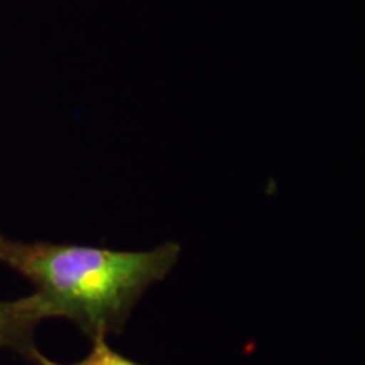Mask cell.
<instances>
[{
  "label": "cell",
  "instance_id": "7a4b0ae2",
  "mask_svg": "<svg viewBox=\"0 0 365 365\" xmlns=\"http://www.w3.org/2000/svg\"><path fill=\"white\" fill-rule=\"evenodd\" d=\"M48 318L44 304L34 293L26 298L0 301V349H12L29 357L36 350V327Z\"/></svg>",
  "mask_w": 365,
  "mask_h": 365
},
{
  "label": "cell",
  "instance_id": "6da1fadb",
  "mask_svg": "<svg viewBox=\"0 0 365 365\" xmlns=\"http://www.w3.org/2000/svg\"><path fill=\"white\" fill-rule=\"evenodd\" d=\"M180 252L175 242L134 252L0 234V264L34 286L49 318L70 319L91 340L122 333L137 301L171 272Z\"/></svg>",
  "mask_w": 365,
  "mask_h": 365
},
{
  "label": "cell",
  "instance_id": "3957f363",
  "mask_svg": "<svg viewBox=\"0 0 365 365\" xmlns=\"http://www.w3.org/2000/svg\"><path fill=\"white\" fill-rule=\"evenodd\" d=\"M107 336H97L93 339V346H91V352L86 355L85 359H81L80 362L75 364H59L56 360L46 357L39 352L38 349L33 350L27 359L33 360L36 365H143L135 360L127 359L124 355H120L107 344Z\"/></svg>",
  "mask_w": 365,
  "mask_h": 365
}]
</instances>
